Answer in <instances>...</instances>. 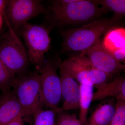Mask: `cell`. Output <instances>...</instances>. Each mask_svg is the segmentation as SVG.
<instances>
[{
    "label": "cell",
    "instance_id": "6da1fadb",
    "mask_svg": "<svg viewBox=\"0 0 125 125\" xmlns=\"http://www.w3.org/2000/svg\"><path fill=\"white\" fill-rule=\"evenodd\" d=\"M108 11L94 0H79L66 4L60 0L52 1L48 8L47 19L50 29L54 27L86 24L100 19Z\"/></svg>",
    "mask_w": 125,
    "mask_h": 125
},
{
    "label": "cell",
    "instance_id": "7a4b0ae2",
    "mask_svg": "<svg viewBox=\"0 0 125 125\" xmlns=\"http://www.w3.org/2000/svg\"><path fill=\"white\" fill-rule=\"evenodd\" d=\"M120 22L112 16L109 18H100L81 27L61 31L63 40L62 52H81L87 50L98 42L103 35Z\"/></svg>",
    "mask_w": 125,
    "mask_h": 125
},
{
    "label": "cell",
    "instance_id": "3957f363",
    "mask_svg": "<svg viewBox=\"0 0 125 125\" xmlns=\"http://www.w3.org/2000/svg\"><path fill=\"white\" fill-rule=\"evenodd\" d=\"M13 91L27 116H34L44 106L38 71L28 72L16 76Z\"/></svg>",
    "mask_w": 125,
    "mask_h": 125
},
{
    "label": "cell",
    "instance_id": "277c9868",
    "mask_svg": "<svg viewBox=\"0 0 125 125\" xmlns=\"http://www.w3.org/2000/svg\"><path fill=\"white\" fill-rule=\"evenodd\" d=\"M7 31L0 42V59L16 76L28 73L30 60L27 49L4 16Z\"/></svg>",
    "mask_w": 125,
    "mask_h": 125
},
{
    "label": "cell",
    "instance_id": "5b68a950",
    "mask_svg": "<svg viewBox=\"0 0 125 125\" xmlns=\"http://www.w3.org/2000/svg\"><path fill=\"white\" fill-rule=\"evenodd\" d=\"M50 29L44 25L27 22L16 30H19L24 40L30 61L37 71L45 63V54L51 48Z\"/></svg>",
    "mask_w": 125,
    "mask_h": 125
},
{
    "label": "cell",
    "instance_id": "8992f818",
    "mask_svg": "<svg viewBox=\"0 0 125 125\" xmlns=\"http://www.w3.org/2000/svg\"><path fill=\"white\" fill-rule=\"evenodd\" d=\"M60 69L64 70L80 83L96 88L110 81L113 76L97 69L87 57L80 54L65 59Z\"/></svg>",
    "mask_w": 125,
    "mask_h": 125
},
{
    "label": "cell",
    "instance_id": "52a82bcc",
    "mask_svg": "<svg viewBox=\"0 0 125 125\" xmlns=\"http://www.w3.org/2000/svg\"><path fill=\"white\" fill-rule=\"evenodd\" d=\"M56 60L45 61L37 71L40 74V87L45 106L53 110L57 114L62 109L58 107L62 97L60 77L57 70L61 64Z\"/></svg>",
    "mask_w": 125,
    "mask_h": 125
},
{
    "label": "cell",
    "instance_id": "ba28073f",
    "mask_svg": "<svg viewBox=\"0 0 125 125\" xmlns=\"http://www.w3.org/2000/svg\"><path fill=\"white\" fill-rule=\"evenodd\" d=\"M42 2L39 0H6L5 16L16 31L32 18L41 14H47L48 8Z\"/></svg>",
    "mask_w": 125,
    "mask_h": 125
},
{
    "label": "cell",
    "instance_id": "9c48e42d",
    "mask_svg": "<svg viewBox=\"0 0 125 125\" xmlns=\"http://www.w3.org/2000/svg\"><path fill=\"white\" fill-rule=\"evenodd\" d=\"M97 69L113 76L125 71V65L117 61L103 47L101 40L88 49L81 52Z\"/></svg>",
    "mask_w": 125,
    "mask_h": 125
},
{
    "label": "cell",
    "instance_id": "30bf717a",
    "mask_svg": "<svg viewBox=\"0 0 125 125\" xmlns=\"http://www.w3.org/2000/svg\"><path fill=\"white\" fill-rule=\"evenodd\" d=\"M60 78L62 96L64 102L62 111L73 110L79 108L80 96V85L66 72L60 69Z\"/></svg>",
    "mask_w": 125,
    "mask_h": 125
},
{
    "label": "cell",
    "instance_id": "8fae6325",
    "mask_svg": "<svg viewBox=\"0 0 125 125\" xmlns=\"http://www.w3.org/2000/svg\"><path fill=\"white\" fill-rule=\"evenodd\" d=\"M94 92L92 102L101 101L108 97L125 101V79L117 76L107 83L97 87Z\"/></svg>",
    "mask_w": 125,
    "mask_h": 125
},
{
    "label": "cell",
    "instance_id": "7c38bea8",
    "mask_svg": "<svg viewBox=\"0 0 125 125\" xmlns=\"http://www.w3.org/2000/svg\"><path fill=\"white\" fill-rule=\"evenodd\" d=\"M2 94L0 102V125H7L20 115L27 116L12 90Z\"/></svg>",
    "mask_w": 125,
    "mask_h": 125
},
{
    "label": "cell",
    "instance_id": "4fadbf2b",
    "mask_svg": "<svg viewBox=\"0 0 125 125\" xmlns=\"http://www.w3.org/2000/svg\"><path fill=\"white\" fill-rule=\"evenodd\" d=\"M102 44L109 52L125 47V29L121 27L111 29L105 34Z\"/></svg>",
    "mask_w": 125,
    "mask_h": 125
},
{
    "label": "cell",
    "instance_id": "5bb4252c",
    "mask_svg": "<svg viewBox=\"0 0 125 125\" xmlns=\"http://www.w3.org/2000/svg\"><path fill=\"white\" fill-rule=\"evenodd\" d=\"M115 111L113 104L103 103L94 111L87 125H110Z\"/></svg>",
    "mask_w": 125,
    "mask_h": 125
},
{
    "label": "cell",
    "instance_id": "9a60e30c",
    "mask_svg": "<svg viewBox=\"0 0 125 125\" xmlns=\"http://www.w3.org/2000/svg\"><path fill=\"white\" fill-rule=\"evenodd\" d=\"M80 96L79 107L80 112L79 119L82 125H87V115L94 93V86L83 84H80Z\"/></svg>",
    "mask_w": 125,
    "mask_h": 125
},
{
    "label": "cell",
    "instance_id": "2e32d148",
    "mask_svg": "<svg viewBox=\"0 0 125 125\" xmlns=\"http://www.w3.org/2000/svg\"><path fill=\"white\" fill-rule=\"evenodd\" d=\"M96 3L108 12L113 13V16L120 21L125 15V0H94Z\"/></svg>",
    "mask_w": 125,
    "mask_h": 125
},
{
    "label": "cell",
    "instance_id": "e0dca14e",
    "mask_svg": "<svg viewBox=\"0 0 125 125\" xmlns=\"http://www.w3.org/2000/svg\"><path fill=\"white\" fill-rule=\"evenodd\" d=\"M16 76L0 59V91L1 94H5L11 92Z\"/></svg>",
    "mask_w": 125,
    "mask_h": 125
},
{
    "label": "cell",
    "instance_id": "ac0fdd59",
    "mask_svg": "<svg viewBox=\"0 0 125 125\" xmlns=\"http://www.w3.org/2000/svg\"><path fill=\"white\" fill-rule=\"evenodd\" d=\"M56 114L52 109L41 110L34 116V125H54Z\"/></svg>",
    "mask_w": 125,
    "mask_h": 125
},
{
    "label": "cell",
    "instance_id": "d6986e66",
    "mask_svg": "<svg viewBox=\"0 0 125 125\" xmlns=\"http://www.w3.org/2000/svg\"><path fill=\"white\" fill-rule=\"evenodd\" d=\"M125 101L117 100L110 125H125Z\"/></svg>",
    "mask_w": 125,
    "mask_h": 125
},
{
    "label": "cell",
    "instance_id": "ffe728a7",
    "mask_svg": "<svg viewBox=\"0 0 125 125\" xmlns=\"http://www.w3.org/2000/svg\"><path fill=\"white\" fill-rule=\"evenodd\" d=\"M58 125H82L75 115L62 110L57 113Z\"/></svg>",
    "mask_w": 125,
    "mask_h": 125
},
{
    "label": "cell",
    "instance_id": "44dd1931",
    "mask_svg": "<svg viewBox=\"0 0 125 125\" xmlns=\"http://www.w3.org/2000/svg\"><path fill=\"white\" fill-rule=\"evenodd\" d=\"M113 57L118 62H121L125 60V47L117 49L109 52Z\"/></svg>",
    "mask_w": 125,
    "mask_h": 125
},
{
    "label": "cell",
    "instance_id": "7402d4cb",
    "mask_svg": "<svg viewBox=\"0 0 125 125\" xmlns=\"http://www.w3.org/2000/svg\"><path fill=\"white\" fill-rule=\"evenodd\" d=\"M24 116L20 115L10 122L7 125H23V120Z\"/></svg>",
    "mask_w": 125,
    "mask_h": 125
},
{
    "label": "cell",
    "instance_id": "603a6c76",
    "mask_svg": "<svg viewBox=\"0 0 125 125\" xmlns=\"http://www.w3.org/2000/svg\"><path fill=\"white\" fill-rule=\"evenodd\" d=\"M6 3V0H0V14L4 16L5 15Z\"/></svg>",
    "mask_w": 125,
    "mask_h": 125
},
{
    "label": "cell",
    "instance_id": "cb8c5ba5",
    "mask_svg": "<svg viewBox=\"0 0 125 125\" xmlns=\"http://www.w3.org/2000/svg\"><path fill=\"white\" fill-rule=\"evenodd\" d=\"M2 16H3L0 14V29L1 26H2V21H3V20H2Z\"/></svg>",
    "mask_w": 125,
    "mask_h": 125
},
{
    "label": "cell",
    "instance_id": "d4e9b609",
    "mask_svg": "<svg viewBox=\"0 0 125 125\" xmlns=\"http://www.w3.org/2000/svg\"><path fill=\"white\" fill-rule=\"evenodd\" d=\"M2 94H0V102L1 101V99H2Z\"/></svg>",
    "mask_w": 125,
    "mask_h": 125
}]
</instances>
